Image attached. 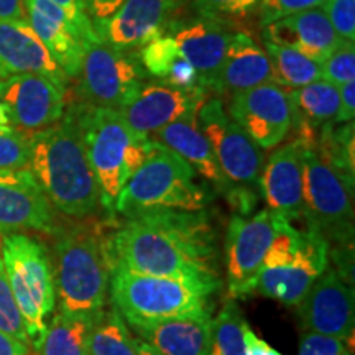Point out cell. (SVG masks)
<instances>
[{
  "label": "cell",
  "instance_id": "obj_1",
  "mask_svg": "<svg viewBox=\"0 0 355 355\" xmlns=\"http://www.w3.org/2000/svg\"><path fill=\"white\" fill-rule=\"evenodd\" d=\"M109 270L181 279L212 293L222 286L217 230L204 211H168L125 219L105 237Z\"/></svg>",
  "mask_w": 355,
  "mask_h": 355
},
{
  "label": "cell",
  "instance_id": "obj_2",
  "mask_svg": "<svg viewBox=\"0 0 355 355\" xmlns=\"http://www.w3.org/2000/svg\"><path fill=\"white\" fill-rule=\"evenodd\" d=\"M28 170L60 214L87 219L102 206L73 105L61 121L30 133Z\"/></svg>",
  "mask_w": 355,
  "mask_h": 355
},
{
  "label": "cell",
  "instance_id": "obj_3",
  "mask_svg": "<svg viewBox=\"0 0 355 355\" xmlns=\"http://www.w3.org/2000/svg\"><path fill=\"white\" fill-rule=\"evenodd\" d=\"M50 250L56 311L66 316L96 319L109 298L110 270L105 237L91 225H58Z\"/></svg>",
  "mask_w": 355,
  "mask_h": 355
},
{
  "label": "cell",
  "instance_id": "obj_4",
  "mask_svg": "<svg viewBox=\"0 0 355 355\" xmlns=\"http://www.w3.org/2000/svg\"><path fill=\"white\" fill-rule=\"evenodd\" d=\"M89 165L94 173L101 204L114 212V204L123 186L144 165L153 150L150 137L137 133L115 109L74 104Z\"/></svg>",
  "mask_w": 355,
  "mask_h": 355
},
{
  "label": "cell",
  "instance_id": "obj_5",
  "mask_svg": "<svg viewBox=\"0 0 355 355\" xmlns=\"http://www.w3.org/2000/svg\"><path fill=\"white\" fill-rule=\"evenodd\" d=\"M212 194L196 181V173L183 158L153 140L145 163L123 186L114 212L123 219L168 211H204Z\"/></svg>",
  "mask_w": 355,
  "mask_h": 355
},
{
  "label": "cell",
  "instance_id": "obj_6",
  "mask_svg": "<svg viewBox=\"0 0 355 355\" xmlns=\"http://www.w3.org/2000/svg\"><path fill=\"white\" fill-rule=\"evenodd\" d=\"M327 266L329 243L313 229H296L285 217L277 216L275 237L261 263L255 293L288 308H298Z\"/></svg>",
  "mask_w": 355,
  "mask_h": 355
},
{
  "label": "cell",
  "instance_id": "obj_7",
  "mask_svg": "<svg viewBox=\"0 0 355 355\" xmlns=\"http://www.w3.org/2000/svg\"><path fill=\"white\" fill-rule=\"evenodd\" d=\"M0 257L30 347L37 350L56 308L50 250L40 239L28 234H3Z\"/></svg>",
  "mask_w": 355,
  "mask_h": 355
},
{
  "label": "cell",
  "instance_id": "obj_8",
  "mask_svg": "<svg viewBox=\"0 0 355 355\" xmlns=\"http://www.w3.org/2000/svg\"><path fill=\"white\" fill-rule=\"evenodd\" d=\"M109 295L114 308L133 327L168 318L211 314L214 293L181 279L112 268Z\"/></svg>",
  "mask_w": 355,
  "mask_h": 355
},
{
  "label": "cell",
  "instance_id": "obj_9",
  "mask_svg": "<svg viewBox=\"0 0 355 355\" xmlns=\"http://www.w3.org/2000/svg\"><path fill=\"white\" fill-rule=\"evenodd\" d=\"M303 217L329 247L354 245V184L314 148H304Z\"/></svg>",
  "mask_w": 355,
  "mask_h": 355
},
{
  "label": "cell",
  "instance_id": "obj_10",
  "mask_svg": "<svg viewBox=\"0 0 355 355\" xmlns=\"http://www.w3.org/2000/svg\"><path fill=\"white\" fill-rule=\"evenodd\" d=\"M79 94L84 104L122 109L135 97L146 73L132 51H121L97 42L84 46Z\"/></svg>",
  "mask_w": 355,
  "mask_h": 355
},
{
  "label": "cell",
  "instance_id": "obj_11",
  "mask_svg": "<svg viewBox=\"0 0 355 355\" xmlns=\"http://www.w3.org/2000/svg\"><path fill=\"white\" fill-rule=\"evenodd\" d=\"M198 125L209 140L217 165L230 188L232 184L252 188L259 183L263 168L261 148L229 117L220 97L202 102L198 110Z\"/></svg>",
  "mask_w": 355,
  "mask_h": 355
},
{
  "label": "cell",
  "instance_id": "obj_12",
  "mask_svg": "<svg viewBox=\"0 0 355 355\" xmlns=\"http://www.w3.org/2000/svg\"><path fill=\"white\" fill-rule=\"evenodd\" d=\"M272 211L263 209L250 217L234 216L229 222L224 243L225 279L230 300L254 295L263 259L275 237Z\"/></svg>",
  "mask_w": 355,
  "mask_h": 355
},
{
  "label": "cell",
  "instance_id": "obj_13",
  "mask_svg": "<svg viewBox=\"0 0 355 355\" xmlns=\"http://www.w3.org/2000/svg\"><path fill=\"white\" fill-rule=\"evenodd\" d=\"M229 117L259 148H275L290 135L293 125L288 89L266 83L230 96Z\"/></svg>",
  "mask_w": 355,
  "mask_h": 355
},
{
  "label": "cell",
  "instance_id": "obj_14",
  "mask_svg": "<svg viewBox=\"0 0 355 355\" xmlns=\"http://www.w3.org/2000/svg\"><path fill=\"white\" fill-rule=\"evenodd\" d=\"M0 102L12 127L33 133L61 121L66 87L42 74H17L0 79Z\"/></svg>",
  "mask_w": 355,
  "mask_h": 355
},
{
  "label": "cell",
  "instance_id": "obj_15",
  "mask_svg": "<svg viewBox=\"0 0 355 355\" xmlns=\"http://www.w3.org/2000/svg\"><path fill=\"white\" fill-rule=\"evenodd\" d=\"M58 225L56 211L28 168L0 170V234L53 235Z\"/></svg>",
  "mask_w": 355,
  "mask_h": 355
},
{
  "label": "cell",
  "instance_id": "obj_16",
  "mask_svg": "<svg viewBox=\"0 0 355 355\" xmlns=\"http://www.w3.org/2000/svg\"><path fill=\"white\" fill-rule=\"evenodd\" d=\"M354 286L334 266H327L298 306L304 332L336 337L345 344L354 339Z\"/></svg>",
  "mask_w": 355,
  "mask_h": 355
},
{
  "label": "cell",
  "instance_id": "obj_17",
  "mask_svg": "<svg viewBox=\"0 0 355 355\" xmlns=\"http://www.w3.org/2000/svg\"><path fill=\"white\" fill-rule=\"evenodd\" d=\"M181 0H123L107 20L96 21V37L101 43L121 51H132L165 33Z\"/></svg>",
  "mask_w": 355,
  "mask_h": 355
},
{
  "label": "cell",
  "instance_id": "obj_18",
  "mask_svg": "<svg viewBox=\"0 0 355 355\" xmlns=\"http://www.w3.org/2000/svg\"><path fill=\"white\" fill-rule=\"evenodd\" d=\"M206 94L184 92L162 83H144L125 107L119 109L122 117L137 133L153 135L159 128L196 114Z\"/></svg>",
  "mask_w": 355,
  "mask_h": 355
},
{
  "label": "cell",
  "instance_id": "obj_19",
  "mask_svg": "<svg viewBox=\"0 0 355 355\" xmlns=\"http://www.w3.org/2000/svg\"><path fill=\"white\" fill-rule=\"evenodd\" d=\"M165 30L194 66L204 91L209 92L234 33L232 30L225 24L199 15L170 20Z\"/></svg>",
  "mask_w": 355,
  "mask_h": 355
},
{
  "label": "cell",
  "instance_id": "obj_20",
  "mask_svg": "<svg viewBox=\"0 0 355 355\" xmlns=\"http://www.w3.org/2000/svg\"><path fill=\"white\" fill-rule=\"evenodd\" d=\"M303 146L293 139L279 146L261 168L259 184L268 211L290 222L303 217Z\"/></svg>",
  "mask_w": 355,
  "mask_h": 355
},
{
  "label": "cell",
  "instance_id": "obj_21",
  "mask_svg": "<svg viewBox=\"0 0 355 355\" xmlns=\"http://www.w3.org/2000/svg\"><path fill=\"white\" fill-rule=\"evenodd\" d=\"M17 74H42L64 87L68 84L28 20H0V79Z\"/></svg>",
  "mask_w": 355,
  "mask_h": 355
},
{
  "label": "cell",
  "instance_id": "obj_22",
  "mask_svg": "<svg viewBox=\"0 0 355 355\" xmlns=\"http://www.w3.org/2000/svg\"><path fill=\"white\" fill-rule=\"evenodd\" d=\"M263 42L290 48L319 64L344 43L321 8H311L266 25Z\"/></svg>",
  "mask_w": 355,
  "mask_h": 355
},
{
  "label": "cell",
  "instance_id": "obj_23",
  "mask_svg": "<svg viewBox=\"0 0 355 355\" xmlns=\"http://www.w3.org/2000/svg\"><path fill=\"white\" fill-rule=\"evenodd\" d=\"M266 83H275V74L265 48L250 33H232L211 91L234 96Z\"/></svg>",
  "mask_w": 355,
  "mask_h": 355
},
{
  "label": "cell",
  "instance_id": "obj_24",
  "mask_svg": "<svg viewBox=\"0 0 355 355\" xmlns=\"http://www.w3.org/2000/svg\"><path fill=\"white\" fill-rule=\"evenodd\" d=\"M152 140L183 158L194 173L204 178L216 191L225 194L230 189V184L217 165L209 140L198 125V112L184 115L180 121L159 128L152 135Z\"/></svg>",
  "mask_w": 355,
  "mask_h": 355
},
{
  "label": "cell",
  "instance_id": "obj_25",
  "mask_svg": "<svg viewBox=\"0 0 355 355\" xmlns=\"http://www.w3.org/2000/svg\"><path fill=\"white\" fill-rule=\"evenodd\" d=\"M211 314L178 316L133 326L140 340L162 355H207L211 344Z\"/></svg>",
  "mask_w": 355,
  "mask_h": 355
},
{
  "label": "cell",
  "instance_id": "obj_26",
  "mask_svg": "<svg viewBox=\"0 0 355 355\" xmlns=\"http://www.w3.org/2000/svg\"><path fill=\"white\" fill-rule=\"evenodd\" d=\"M137 58L145 73L162 84L184 92L207 94L201 86L194 66L181 53L180 46L170 35H157L140 48Z\"/></svg>",
  "mask_w": 355,
  "mask_h": 355
},
{
  "label": "cell",
  "instance_id": "obj_27",
  "mask_svg": "<svg viewBox=\"0 0 355 355\" xmlns=\"http://www.w3.org/2000/svg\"><path fill=\"white\" fill-rule=\"evenodd\" d=\"M25 10L30 26L53 60L56 61V64L66 74V78H78L81 73L84 56V43L79 33L73 26L48 19L32 8H25Z\"/></svg>",
  "mask_w": 355,
  "mask_h": 355
},
{
  "label": "cell",
  "instance_id": "obj_28",
  "mask_svg": "<svg viewBox=\"0 0 355 355\" xmlns=\"http://www.w3.org/2000/svg\"><path fill=\"white\" fill-rule=\"evenodd\" d=\"M288 89V87H286ZM293 123H306L319 132L326 125H336L339 112V87L319 79L308 86L288 89Z\"/></svg>",
  "mask_w": 355,
  "mask_h": 355
},
{
  "label": "cell",
  "instance_id": "obj_29",
  "mask_svg": "<svg viewBox=\"0 0 355 355\" xmlns=\"http://www.w3.org/2000/svg\"><path fill=\"white\" fill-rule=\"evenodd\" d=\"M94 319L53 313L35 355H89V334Z\"/></svg>",
  "mask_w": 355,
  "mask_h": 355
},
{
  "label": "cell",
  "instance_id": "obj_30",
  "mask_svg": "<svg viewBox=\"0 0 355 355\" xmlns=\"http://www.w3.org/2000/svg\"><path fill=\"white\" fill-rule=\"evenodd\" d=\"M89 355H139V340L114 306L94 319L89 334Z\"/></svg>",
  "mask_w": 355,
  "mask_h": 355
},
{
  "label": "cell",
  "instance_id": "obj_31",
  "mask_svg": "<svg viewBox=\"0 0 355 355\" xmlns=\"http://www.w3.org/2000/svg\"><path fill=\"white\" fill-rule=\"evenodd\" d=\"M265 51L272 61L275 84L296 89L322 79L321 64L298 51L266 42Z\"/></svg>",
  "mask_w": 355,
  "mask_h": 355
},
{
  "label": "cell",
  "instance_id": "obj_32",
  "mask_svg": "<svg viewBox=\"0 0 355 355\" xmlns=\"http://www.w3.org/2000/svg\"><path fill=\"white\" fill-rule=\"evenodd\" d=\"M247 327L248 324L239 304L229 300L212 321L207 355H245Z\"/></svg>",
  "mask_w": 355,
  "mask_h": 355
},
{
  "label": "cell",
  "instance_id": "obj_33",
  "mask_svg": "<svg viewBox=\"0 0 355 355\" xmlns=\"http://www.w3.org/2000/svg\"><path fill=\"white\" fill-rule=\"evenodd\" d=\"M260 0H194L196 15L220 24H237L257 13Z\"/></svg>",
  "mask_w": 355,
  "mask_h": 355
},
{
  "label": "cell",
  "instance_id": "obj_34",
  "mask_svg": "<svg viewBox=\"0 0 355 355\" xmlns=\"http://www.w3.org/2000/svg\"><path fill=\"white\" fill-rule=\"evenodd\" d=\"M0 331L12 336L13 339L20 340L21 344L28 345V336H26L24 319L19 308H17L15 298H13L10 285H8L6 266H3L2 257H0Z\"/></svg>",
  "mask_w": 355,
  "mask_h": 355
},
{
  "label": "cell",
  "instance_id": "obj_35",
  "mask_svg": "<svg viewBox=\"0 0 355 355\" xmlns=\"http://www.w3.org/2000/svg\"><path fill=\"white\" fill-rule=\"evenodd\" d=\"M30 162V133L10 127L0 130V170H24Z\"/></svg>",
  "mask_w": 355,
  "mask_h": 355
},
{
  "label": "cell",
  "instance_id": "obj_36",
  "mask_svg": "<svg viewBox=\"0 0 355 355\" xmlns=\"http://www.w3.org/2000/svg\"><path fill=\"white\" fill-rule=\"evenodd\" d=\"M321 73L324 81L340 84L354 81L355 78V46L354 43H343L332 55L321 63Z\"/></svg>",
  "mask_w": 355,
  "mask_h": 355
},
{
  "label": "cell",
  "instance_id": "obj_37",
  "mask_svg": "<svg viewBox=\"0 0 355 355\" xmlns=\"http://www.w3.org/2000/svg\"><path fill=\"white\" fill-rule=\"evenodd\" d=\"M322 12L344 43H355V0H326Z\"/></svg>",
  "mask_w": 355,
  "mask_h": 355
},
{
  "label": "cell",
  "instance_id": "obj_38",
  "mask_svg": "<svg viewBox=\"0 0 355 355\" xmlns=\"http://www.w3.org/2000/svg\"><path fill=\"white\" fill-rule=\"evenodd\" d=\"M326 0H260L259 21L261 28L295 13L322 7Z\"/></svg>",
  "mask_w": 355,
  "mask_h": 355
},
{
  "label": "cell",
  "instance_id": "obj_39",
  "mask_svg": "<svg viewBox=\"0 0 355 355\" xmlns=\"http://www.w3.org/2000/svg\"><path fill=\"white\" fill-rule=\"evenodd\" d=\"M298 355H352V350H349L344 340L336 337L304 332L301 337Z\"/></svg>",
  "mask_w": 355,
  "mask_h": 355
},
{
  "label": "cell",
  "instance_id": "obj_40",
  "mask_svg": "<svg viewBox=\"0 0 355 355\" xmlns=\"http://www.w3.org/2000/svg\"><path fill=\"white\" fill-rule=\"evenodd\" d=\"M51 2L56 3L58 7H61L66 13H68L71 21H73L74 28H76V32L83 40L84 46H86V44L99 42L96 37L92 21L89 19L86 12L84 0H51Z\"/></svg>",
  "mask_w": 355,
  "mask_h": 355
},
{
  "label": "cell",
  "instance_id": "obj_41",
  "mask_svg": "<svg viewBox=\"0 0 355 355\" xmlns=\"http://www.w3.org/2000/svg\"><path fill=\"white\" fill-rule=\"evenodd\" d=\"M355 115V81H349L339 86V112L336 117L337 123L354 122Z\"/></svg>",
  "mask_w": 355,
  "mask_h": 355
},
{
  "label": "cell",
  "instance_id": "obj_42",
  "mask_svg": "<svg viewBox=\"0 0 355 355\" xmlns=\"http://www.w3.org/2000/svg\"><path fill=\"white\" fill-rule=\"evenodd\" d=\"M122 2L123 0H84V6H86L89 19L92 24H96V21L107 20L109 17H112L122 6Z\"/></svg>",
  "mask_w": 355,
  "mask_h": 355
},
{
  "label": "cell",
  "instance_id": "obj_43",
  "mask_svg": "<svg viewBox=\"0 0 355 355\" xmlns=\"http://www.w3.org/2000/svg\"><path fill=\"white\" fill-rule=\"evenodd\" d=\"M245 355H283L250 329H245Z\"/></svg>",
  "mask_w": 355,
  "mask_h": 355
},
{
  "label": "cell",
  "instance_id": "obj_44",
  "mask_svg": "<svg viewBox=\"0 0 355 355\" xmlns=\"http://www.w3.org/2000/svg\"><path fill=\"white\" fill-rule=\"evenodd\" d=\"M0 20H26L24 0H0Z\"/></svg>",
  "mask_w": 355,
  "mask_h": 355
},
{
  "label": "cell",
  "instance_id": "obj_45",
  "mask_svg": "<svg viewBox=\"0 0 355 355\" xmlns=\"http://www.w3.org/2000/svg\"><path fill=\"white\" fill-rule=\"evenodd\" d=\"M0 355H32L28 345L0 331Z\"/></svg>",
  "mask_w": 355,
  "mask_h": 355
},
{
  "label": "cell",
  "instance_id": "obj_46",
  "mask_svg": "<svg viewBox=\"0 0 355 355\" xmlns=\"http://www.w3.org/2000/svg\"><path fill=\"white\" fill-rule=\"evenodd\" d=\"M12 123L8 121V115L6 112V107L0 102V130H6V128H10Z\"/></svg>",
  "mask_w": 355,
  "mask_h": 355
},
{
  "label": "cell",
  "instance_id": "obj_47",
  "mask_svg": "<svg viewBox=\"0 0 355 355\" xmlns=\"http://www.w3.org/2000/svg\"><path fill=\"white\" fill-rule=\"evenodd\" d=\"M139 355H162L159 352H157L152 345H148L144 340H140L139 343Z\"/></svg>",
  "mask_w": 355,
  "mask_h": 355
},
{
  "label": "cell",
  "instance_id": "obj_48",
  "mask_svg": "<svg viewBox=\"0 0 355 355\" xmlns=\"http://www.w3.org/2000/svg\"><path fill=\"white\" fill-rule=\"evenodd\" d=\"M0 248H2V234H0Z\"/></svg>",
  "mask_w": 355,
  "mask_h": 355
}]
</instances>
